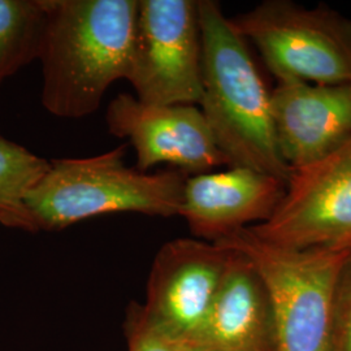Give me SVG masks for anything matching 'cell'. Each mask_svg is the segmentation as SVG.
Returning a JSON list of instances; mask_svg holds the SVG:
<instances>
[{
	"mask_svg": "<svg viewBox=\"0 0 351 351\" xmlns=\"http://www.w3.org/2000/svg\"><path fill=\"white\" fill-rule=\"evenodd\" d=\"M232 250L202 239H177L155 255L142 308L155 326L189 342L208 314Z\"/></svg>",
	"mask_w": 351,
	"mask_h": 351,
	"instance_id": "cell-8",
	"label": "cell"
},
{
	"mask_svg": "<svg viewBox=\"0 0 351 351\" xmlns=\"http://www.w3.org/2000/svg\"><path fill=\"white\" fill-rule=\"evenodd\" d=\"M287 185L249 168L188 177L178 215L202 241L219 242L254 221L271 217Z\"/></svg>",
	"mask_w": 351,
	"mask_h": 351,
	"instance_id": "cell-11",
	"label": "cell"
},
{
	"mask_svg": "<svg viewBox=\"0 0 351 351\" xmlns=\"http://www.w3.org/2000/svg\"><path fill=\"white\" fill-rule=\"evenodd\" d=\"M126 80L149 104H199L202 39L198 1L138 0Z\"/></svg>",
	"mask_w": 351,
	"mask_h": 351,
	"instance_id": "cell-6",
	"label": "cell"
},
{
	"mask_svg": "<svg viewBox=\"0 0 351 351\" xmlns=\"http://www.w3.org/2000/svg\"><path fill=\"white\" fill-rule=\"evenodd\" d=\"M137 12L138 0H47L38 59L49 112L86 117L114 81L126 80Z\"/></svg>",
	"mask_w": 351,
	"mask_h": 351,
	"instance_id": "cell-1",
	"label": "cell"
},
{
	"mask_svg": "<svg viewBox=\"0 0 351 351\" xmlns=\"http://www.w3.org/2000/svg\"><path fill=\"white\" fill-rule=\"evenodd\" d=\"M124 329L128 351H194L186 342L155 326L145 314L142 304L136 302L128 308Z\"/></svg>",
	"mask_w": 351,
	"mask_h": 351,
	"instance_id": "cell-15",
	"label": "cell"
},
{
	"mask_svg": "<svg viewBox=\"0 0 351 351\" xmlns=\"http://www.w3.org/2000/svg\"><path fill=\"white\" fill-rule=\"evenodd\" d=\"M278 81L351 84V20L326 7L269 0L230 19Z\"/></svg>",
	"mask_w": 351,
	"mask_h": 351,
	"instance_id": "cell-5",
	"label": "cell"
},
{
	"mask_svg": "<svg viewBox=\"0 0 351 351\" xmlns=\"http://www.w3.org/2000/svg\"><path fill=\"white\" fill-rule=\"evenodd\" d=\"M202 39L201 111L226 165L272 176L285 185L291 168L277 146L271 93L246 42L213 0L198 1Z\"/></svg>",
	"mask_w": 351,
	"mask_h": 351,
	"instance_id": "cell-2",
	"label": "cell"
},
{
	"mask_svg": "<svg viewBox=\"0 0 351 351\" xmlns=\"http://www.w3.org/2000/svg\"><path fill=\"white\" fill-rule=\"evenodd\" d=\"M47 0H0V84L38 59Z\"/></svg>",
	"mask_w": 351,
	"mask_h": 351,
	"instance_id": "cell-14",
	"label": "cell"
},
{
	"mask_svg": "<svg viewBox=\"0 0 351 351\" xmlns=\"http://www.w3.org/2000/svg\"><path fill=\"white\" fill-rule=\"evenodd\" d=\"M213 243L245 255L262 278L277 351H330L336 290L351 250L284 247L249 226Z\"/></svg>",
	"mask_w": 351,
	"mask_h": 351,
	"instance_id": "cell-4",
	"label": "cell"
},
{
	"mask_svg": "<svg viewBox=\"0 0 351 351\" xmlns=\"http://www.w3.org/2000/svg\"><path fill=\"white\" fill-rule=\"evenodd\" d=\"M125 146L97 156L58 159L25 198L39 230H62L111 213L178 215L188 175L172 169L141 172L124 163Z\"/></svg>",
	"mask_w": 351,
	"mask_h": 351,
	"instance_id": "cell-3",
	"label": "cell"
},
{
	"mask_svg": "<svg viewBox=\"0 0 351 351\" xmlns=\"http://www.w3.org/2000/svg\"><path fill=\"white\" fill-rule=\"evenodd\" d=\"M106 123L111 134L129 139L141 172L169 164L185 175H199L226 164L197 106L149 104L120 94L108 104Z\"/></svg>",
	"mask_w": 351,
	"mask_h": 351,
	"instance_id": "cell-9",
	"label": "cell"
},
{
	"mask_svg": "<svg viewBox=\"0 0 351 351\" xmlns=\"http://www.w3.org/2000/svg\"><path fill=\"white\" fill-rule=\"evenodd\" d=\"M186 343L194 351H277L274 317L263 281L239 251L232 250L211 308Z\"/></svg>",
	"mask_w": 351,
	"mask_h": 351,
	"instance_id": "cell-12",
	"label": "cell"
},
{
	"mask_svg": "<svg viewBox=\"0 0 351 351\" xmlns=\"http://www.w3.org/2000/svg\"><path fill=\"white\" fill-rule=\"evenodd\" d=\"M330 351H351V254L339 275Z\"/></svg>",
	"mask_w": 351,
	"mask_h": 351,
	"instance_id": "cell-16",
	"label": "cell"
},
{
	"mask_svg": "<svg viewBox=\"0 0 351 351\" xmlns=\"http://www.w3.org/2000/svg\"><path fill=\"white\" fill-rule=\"evenodd\" d=\"M271 111L284 162L301 168L350 138L351 84L278 81Z\"/></svg>",
	"mask_w": 351,
	"mask_h": 351,
	"instance_id": "cell-10",
	"label": "cell"
},
{
	"mask_svg": "<svg viewBox=\"0 0 351 351\" xmlns=\"http://www.w3.org/2000/svg\"><path fill=\"white\" fill-rule=\"evenodd\" d=\"M50 168V162L0 136V223L36 233L25 198Z\"/></svg>",
	"mask_w": 351,
	"mask_h": 351,
	"instance_id": "cell-13",
	"label": "cell"
},
{
	"mask_svg": "<svg viewBox=\"0 0 351 351\" xmlns=\"http://www.w3.org/2000/svg\"><path fill=\"white\" fill-rule=\"evenodd\" d=\"M249 228L264 241L290 249L351 250V137L293 169L271 217Z\"/></svg>",
	"mask_w": 351,
	"mask_h": 351,
	"instance_id": "cell-7",
	"label": "cell"
}]
</instances>
